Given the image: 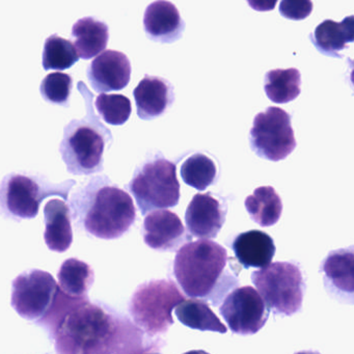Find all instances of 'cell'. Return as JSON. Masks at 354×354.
<instances>
[{"instance_id": "obj_4", "label": "cell", "mask_w": 354, "mask_h": 354, "mask_svg": "<svg viewBox=\"0 0 354 354\" xmlns=\"http://www.w3.org/2000/svg\"><path fill=\"white\" fill-rule=\"evenodd\" d=\"M77 90L84 98L86 115L82 119L72 120L66 126L59 153L72 175H95L103 171L104 151L113 142V134L95 113L94 95L90 88L80 82Z\"/></svg>"}, {"instance_id": "obj_9", "label": "cell", "mask_w": 354, "mask_h": 354, "mask_svg": "<svg viewBox=\"0 0 354 354\" xmlns=\"http://www.w3.org/2000/svg\"><path fill=\"white\" fill-rule=\"evenodd\" d=\"M252 150L261 158L281 161L296 148L291 117L279 107L271 106L254 117L250 132Z\"/></svg>"}, {"instance_id": "obj_13", "label": "cell", "mask_w": 354, "mask_h": 354, "mask_svg": "<svg viewBox=\"0 0 354 354\" xmlns=\"http://www.w3.org/2000/svg\"><path fill=\"white\" fill-rule=\"evenodd\" d=\"M142 234L145 243L159 252L177 250L186 240V230L181 219L165 209L149 212L144 221Z\"/></svg>"}, {"instance_id": "obj_19", "label": "cell", "mask_w": 354, "mask_h": 354, "mask_svg": "<svg viewBox=\"0 0 354 354\" xmlns=\"http://www.w3.org/2000/svg\"><path fill=\"white\" fill-rule=\"evenodd\" d=\"M238 262L244 268H263L272 262L275 244L268 234L262 231L244 232L234 239L232 244Z\"/></svg>"}, {"instance_id": "obj_15", "label": "cell", "mask_w": 354, "mask_h": 354, "mask_svg": "<svg viewBox=\"0 0 354 354\" xmlns=\"http://www.w3.org/2000/svg\"><path fill=\"white\" fill-rule=\"evenodd\" d=\"M353 248L331 252L323 261L327 291L341 301L353 304Z\"/></svg>"}, {"instance_id": "obj_26", "label": "cell", "mask_w": 354, "mask_h": 354, "mask_svg": "<svg viewBox=\"0 0 354 354\" xmlns=\"http://www.w3.org/2000/svg\"><path fill=\"white\" fill-rule=\"evenodd\" d=\"M80 61L75 45L70 40L51 35L46 39L42 55V65L45 71H64L73 67Z\"/></svg>"}, {"instance_id": "obj_11", "label": "cell", "mask_w": 354, "mask_h": 354, "mask_svg": "<svg viewBox=\"0 0 354 354\" xmlns=\"http://www.w3.org/2000/svg\"><path fill=\"white\" fill-rule=\"evenodd\" d=\"M219 312L232 333L248 335L258 333L266 324L270 308L257 290L246 286L227 294Z\"/></svg>"}, {"instance_id": "obj_18", "label": "cell", "mask_w": 354, "mask_h": 354, "mask_svg": "<svg viewBox=\"0 0 354 354\" xmlns=\"http://www.w3.org/2000/svg\"><path fill=\"white\" fill-rule=\"evenodd\" d=\"M44 239L53 252H65L73 243L71 211L65 200H50L44 207Z\"/></svg>"}, {"instance_id": "obj_21", "label": "cell", "mask_w": 354, "mask_h": 354, "mask_svg": "<svg viewBox=\"0 0 354 354\" xmlns=\"http://www.w3.org/2000/svg\"><path fill=\"white\" fill-rule=\"evenodd\" d=\"M316 48L328 57H339V51L347 48L354 41V17L349 16L341 24L325 20L319 24L312 36Z\"/></svg>"}, {"instance_id": "obj_6", "label": "cell", "mask_w": 354, "mask_h": 354, "mask_svg": "<svg viewBox=\"0 0 354 354\" xmlns=\"http://www.w3.org/2000/svg\"><path fill=\"white\" fill-rule=\"evenodd\" d=\"M183 299L173 281L153 279L138 286L128 310L134 323L149 337H155L167 333L174 324L171 312Z\"/></svg>"}, {"instance_id": "obj_24", "label": "cell", "mask_w": 354, "mask_h": 354, "mask_svg": "<svg viewBox=\"0 0 354 354\" xmlns=\"http://www.w3.org/2000/svg\"><path fill=\"white\" fill-rule=\"evenodd\" d=\"M176 316L182 324L192 329L225 333L227 326L219 320L210 306L198 299H183L175 306Z\"/></svg>"}, {"instance_id": "obj_8", "label": "cell", "mask_w": 354, "mask_h": 354, "mask_svg": "<svg viewBox=\"0 0 354 354\" xmlns=\"http://www.w3.org/2000/svg\"><path fill=\"white\" fill-rule=\"evenodd\" d=\"M129 189L142 215L157 209L177 206L180 184L175 163L165 158L145 163L134 174Z\"/></svg>"}, {"instance_id": "obj_14", "label": "cell", "mask_w": 354, "mask_h": 354, "mask_svg": "<svg viewBox=\"0 0 354 354\" xmlns=\"http://www.w3.org/2000/svg\"><path fill=\"white\" fill-rule=\"evenodd\" d=\"M227 211L211 192L198 194L186 210L185 221L192 236L201 239L215 238L225 221Z\"/></svg>"}, {"instance_id": "obj_7", "label": "cell", "mask_w": 354, "mask_h": 354, "mask_svg": "<svg viewBox=\"0 0 354 354\" xmlns=\"http://www.w3.org/2000/svg\"><path fill=\"white\" fill-rule=\"evenodd\" d=\"M252 279L274 314L292 316L301 310L306 283L297 265L273 263L252 272Z\"/></svg>"}, {"instance_id": "obj_17", "label": "cell", "mask_w": 354, "mask_h": 354, "mask_svg": "<svg viewBox=\"0 0 354 354\" xmlns=\"http://www.w3.org/2000/svg\"><path fill=\"white\" fill-rule=\"evenodd\" d=\"M133 96L138 117L146 121L163 115L174 102L171 84L156 76H145L134 90Z\"/></svg>"}, {"instance_id": "obj_31", "label": "cell", "mask_w": 354, "mask_h": 354, "mask_svg": "<svg viewBox=\"0 0 354 354\" xmlns=\"http://www.w3.org/2000/svg\"><path fill=\"white\" fill-rule=\"evenodd\" d=\"M246 1L254 11L269 12L274 10L279 0H246Z\"/></svg>"}, {"instance_id": "obj_5", "label": "cell", "mask_w": 354, "mask_h": 354, "mask_svg": "<svg viewBox=\"0 0 354 354\" xmlns=\"http://www.w3.org/2000/svg\"><path fill=\"white\" fill-rule=\"evenodd\" d=\"M74 180L53 183L40 175L12 173L0 181V214L20 221L37 217L41 204L49 196L69 198Z\"/></svg>"}, {"instance_id": "obj_1", "label": "cell", "mask_w": 354, "mask_h": 354, "mask_svg": "<svg viewBox=\"0 0 354 354\" xmlns=\"http://www.w3.org/2000/svg\"><path fill=\"white\" fill-rule=\"evenodd\" d=\"M61 354L132 353L144 348V331L129 319L90 298L59 291L48 314L38 323Z\"/></svg>"}, {"instance_id": "obj_30", "label": "cell", "mask_w": 354, "mask_h": 354, "mask_svg": "<svg viewBox=\"0 0 354 354\" xmlns=\"http://www.w3.org/2000/svg\"><path fill=\"white\" fill-rule=\"evenodd\" d=\"M312 12V0H281L279 5L281 15L294 21L306 19Z\"/></svg>"}, {"instance_id": "obj_22", "label": "cell", "mask_w": 354, "mask_h": 354, "mask_svg": "<svg viewBox=\"0 0 354 354\" xmlns=\"http://www.w3.org/2000/svg\"><path fill=\"white\" fill-rule=\"evenodd\" d=\"M244 204L250 218L263 227L275 225L283 212V203L272 186L257 188Z\"/></svg>"}, {"instance_id": "obj_28", "label": "cell", "mask_w": 354, "mask_h": 354, "mask_svg": "<svg viewBox=\"0 0 354 354\" xmlns=\"http://www.w3.org/2000/svg\"><path fill=\"white\" fill-rule=\"evenodd\" d=\"M95 107L103 121L109 125H124L131 115V102L123 95L101 93L95 101Z\"/></svg>"}, {"instance_id": "obj_23", "label": "cell", "mask_w": 354, "mask_h": 354, "mask_svg": "<svg viewBox=\"0 0 354 354\" xmlns=\"http://www.w3.org/2000/svg\"><path fill=\"white\" fill-rule=\"evenodd\" d=\"M57 279L64 293L70 297L86 298L95 281L94 269L84 261L68 259L62 264Z\"/></svg>"}, {"instance_id": "obj_20", "label": "cell", "mask_w": 354, "mask_h": 354, "mask_svg": "<svg viewBox=\"0 0 354 354\" xmlns=\"http://www.w3.org/2000/svg\"><path fill=\"white\" fill-rule=\"evenodd\" d=\"M75 48L82 59H91L106 48L109 40V26L94 17L78 20L72 28Z\"/></svg>"}, {"instance_id": "obj_3", "label": "cell", "mask_w": 354, "mask_h": 354, "mask_svg": "<svg viewBox=\"0 0 354 354\" xmlns=\"http://www.w3.org/2000/svg\"><path fill=\"white\" fill-rule=\"evenodd\" d=\"M229 261L227 250L216 242H189L176 254L174 275L186 295L218 306L230 289L239 283Z\"/></svg>"}, {"instance_id": "obj_29", "label": "cell", "mask_w": 354, "mask_h": 354, "mask_svg": "<svg viewBox=\"0 0 354 354\" xmlns=\"http://www.w3.org/2000/svg\"><path fill=\"white\" fill-rule=\"evenodd\" d=\"M72 88H73V80L71 75L55 72V73L49 74L42 80L40 92L46 102L69 107Z\"/></svg>"}, {"instance_id": "obj_12", "label": "cell", "mask_w": 354, "mask_h": 354, "mask_svg": "<svg viewBox=\"0 0 354 354\" xmlns=\"http://www.w3.org/2000/svg\"><path fill=\"white\" fill-rule=\"evenodd\" d=\"M86 75L97 93L121 91L129 84L131 64L124 53L106 50L91 63Z\"/></svg>"}, {"instance_id": "obj_16", "label": "cell", "mask_w": 354, "mask_h": 354, "mask_svg": "<svg viewBox=\"0 0 354 354\" xmlns=\"http://www.w3.org/2000/svg\"><path fill=\"white\" fill-rule=\"evenodd\" d=\"M144 28L151 40L173 43L181 38L185 24L173 3L167 0H157L145 12Z\"/></svg>"}, {"instance_id": "obj_25", "label": "cell", "mask_w": 354, "mask_h": 354, "mask_svg": "<svg viewBox=\"0 0 354 354\" xmlns=\"http://www.w3.org/2000/svg\"><path fill=\"white\" fill-rule=\"evenodd\" d=\"M301 75L297 69H277L265 75L264 90L272 102L279 104L291 102L300 94Z\"/></svg>"}, {"instance_id": "obj_10", "label": "cell", "mask_w": 354, "mask_h": 354, "mask_svg": "<svg viewBox=\"0 0 354 354\" xmlns=\"http://www.w3.org/2000/svg\"><path fill=\"white\" fill-rule=\"evenodd\" d=\"M59 291L50 273L32 269L20 273L12 283L11 304L20 317L38 324L53 308Z\"/></svg>"}, {"instance_id": "obj_27", "label": "cell", "mask_w": 354, "mask_h": 354, "mask_svg": "<svg viewBox=\"0 0 354 354\" xmlns=\"http://www.w3.org/2000/svg\"><path fill=\"white\" fill-rule=\"evenodd\" d=\"M180 174L187 185L198 190H205L216 179L217 167L212 159L198 153L184 161Z\"/></svg>"}, {"instance_id": "obj_2", "label": "cell", "mask_w": 354, "mask_h": 354, "mask_svg": "<svg viewBox=\"0 0 354 354\" xmlns=\"http://www.w3.org/2000/svg\"><path fill=\"white\" fill-rule=\"evenodd\" d=\"M71 219L98 239L113 240L129 232L136 219L133 200L106 176H94L70 196Z\"/></svg>"}]
</instances>
